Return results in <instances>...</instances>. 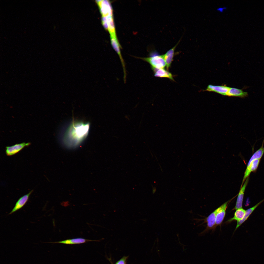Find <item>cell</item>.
<instances>
[{"label":"cell","instance_id":"15","mask_svg":"<svg viewBox=\"0 0 264 264\" xmlns=\"http://www.w3.org/2000/svg\"><path fill=\"white\" fill-rule=\"evenodd\" d=\"M154 73V76L160 77H165L174 81L172 74L164 68L155 70L153 71Z\"/></svg>","mask_w":264,"mask_h":264},{"label":"cell","instance_id":"7","mask_svg":"<svg viewBox=\"0 0 264 264\" xmlns=\"http://www.w3.org/2000/svg\"><path fill=\"white\" fill-rule=\"evenodd\" d=\"M99 240H92L86 239L82 238H77L71 239H68L59 241L45 242L44 243H62L66 244H78L87 243L92 241H99Z\"/></svg>","mask_w":264,"mask_h":264},{"label":"cell","instance_id":"12","mask_svg":"<svg viewBox=\"0 0 264 264\" xmlns=\"http://www.w3.org/2000/svg\"><path fill=\"white\" fill-rule=\"evenodd\" d=\"M180 41L179 40L178 43L172 48L168 51L164 55V56L165 62L167 69L168 70L173 60L175 54V50L177 46Z\"/></svg>","mask_w":264,"mask_h":264},{"label":"cell","instance_id":"10","mask_svg":"<svg viewBox=\"0 0 264 264\" xmlns=\"http://www.w3.org/2000/svg\"><path fill=\"white\" fill-rule=\"evenodd\" d=\"M249 180V177L247 178L242 186L241 187L240 189L238 195L236 202L235 207L234 209L242 208V203L244 193L246 187L247 186Z\"/></svg>","mask_w":264,"mask_h":264},{"label":"cell","instance_id":"1","mask_svg":"<svg viewBox=\"0 0 264 264\" xmlns=\"http://www.w3.org/2000/svg\"><path fill=\"white\" fill-rule=\"evenodd\" d=\"M89 127L88 123L81 121L72 122L67 128L63 136V144L69 148L79 145L88 135Z\"/></svg>","mask_w":264,"mask_h":264},{"label":"cell","instance_id":"11","mask_svg":"<svg viewBox=\"0 0 264 264\" xmlns=\"http://www.w3.org/2000/svg\"><path fill=\"white\" fill-rule=\"evenodd\" d=\"M230 88L225 86H215L210 85L208 86L205 90L213 91L222 95L227 96Z\"/></svg>","mask_w":264,"mask_h":264},{"label":"cell","instance_id":"17","mask_svg":"<svg viewBox=\"0 0 264 264\" xmlns=\"http://www.w3.org/2000/svg\"><path fill=\"white\" fill-rule=\"evenodd\" d=\"M108 26V30L110 36L116 37L115 29L112 15L105 16Z\"/></svg>","mask_w":264,"mask_h":264},{"label":"cell","instance_id":"2","mask_svg":"<svg viewBox=\"0 0 264 264\" xmlns=\"http://www.w3.org/2000/svg\"><path fill=\"white\" fill-rule=\"evenodd\" d=\"M264 138L261 146L253 154L248 163L241 187L242 186L246 178L249 177L251 173L256 171L260 159L264 153Z\"/></svg>","mask_w":264,"mask_h":264},{"label":"cell","instance_id":"6","mask_svg":"<svg viewBox=\"0 0 264 264\" xmlns=\"http://www.w3.org/2000/svg\"><path fill=\"white\" fill-rule=\"evenodd\" d=\"M30 144L29 143H23L17 144L11 146L6 147V153L8 156H11L17 154L26 146Z\"/></svg>","mask_w":264,"mask_h":264},{"label":"cell","instance_id":"20","mask_svg":"<svg viewBox=\"0 0 264 264\" xmlns=\"http://www.w3.org/2000/svg\"><path fill=\"white\" fill-rule=\"evenodd\" d=\"M227 8L226 7H220L217 9V10L220 11V12H223L224 10H226Z\"/></svg>","mask_w":264,"mask_h":264},{"label":"cell","instance_id":"8","mask_svg":"<svg viewBox=\"0 0 264 264\" xmlns=\"http://www.w3.org/2000/svg\"><path fill=\"white\" fill-rule=\"evenodd\" d=\"M33 191V190H32L27 194L21 197L16 202L14 207L9 214H11L22 208L27 202L30 195Z\"/></svg>","mask_w":264,"mask_h":264},{"label":"cell","instance_id":"14","mask_svg":"<svg viewBox=\"0 0 264 264\" xmlns=\"http://www.w3.org/2000/svg\"><path fill=\"white\" fill-rule=\"evenodd\" d=\"M227 96L244 98L248 96L247 92L243 91L242 90L237 88H230Z\"/></svg>","mask_w":264,"mask_h":264},{"label":"cell","instance_id":"5","mask_svg":"<svg viewBox=\"0 0 264 264\" xmlns=\"http://www.w3.org/2000/svg\"><path fill=\"white\" fill-rule=\"evenodd\" d=\"M102 16L112 15V10L110 2L108 0H97Z\"/></svg>","mask_w":264,"mask_h":264},{"label":"cell","instance_id":"19","mask_svg":"<svg viewBox=\"0 0 264 264\" xmlns=\"http://www.w3.org/2000/svg\"><path fill=\"white\" fill-rule=\"evenodd\" d=\"M128 257V256H124L115 264H126L127 259Z\"/></svg>","mask_w":264,"mask_h":264},{"label":"cell","instance_id":"16","mask_svg":"<svg viewBox=\"0 0 264 264\" xmlns=\"http://www.w3.org/2000/svg\"><path fill=\"white\" fill-rule=\"evenodd\" d=\"M264 201V199L260 201L253 207L248 209L246 210L245 215L244 218L240 221H237L235 230L247 219L249 216L256 208Z\"/></svg>","mask_w":264,"mask_h":264},{"label":"cell","instance_id":"4","mask_svg":"<svg viewBox=\"0 0 264 264\" xmlns=\"http://www.w3.org/2000/svg\"><path fill=\"white\" fill-rule=\"evenodd\" d=\"M111 42L112 45L114 49L118 54L120 57L122 66L124 73L123 79L124 82L126 81V72L125 65L124 60L122 56L120 49V45L116 37L110 36Z\"/></svg>","mask_w":264,"mask_h":264},{"label":"cell","instance_id":"3","mask_svg":"<svg viewBox=\"0 0 264 264\" xmlns=\"http://www.w3.org/2000/svg\"><path fill=\"white\" fill-rule=\"evenodd\" d=\"M137 58L149 63L153 71L164 68L166 66L164 55H160L156 52L151 53L148 57Z\"/></svg>","mask_w":264,"mask_h":264},{"label":"cell","instance_id":"13","mask_svg":"<svg viewBox=\"0 0 264 264\" xmlns=\"http://www.w3.org/2000/svg\"><path fill=\"white\" fill-rule=\"evenodd\" d=\"M219 210V208L212 213L206 219L207 226L206 230L213 229L216 227V216Z\"/></svg>","mask_w":264,"mask_h":264},{"label":"cell","instance_id":"9","mask_svg":"<svg viewBox=\"0 0 264 264\" xmlns=\"http://www.w3.org/2000/svg\"><path fill=\"white\" fill-rule=\"evenodd\" d=\"M230 201L229 200L219 207V210L216 216V226L220 225L222 223L225 216L227 206Z\"/></svg>","mask_w":264,"mask_h":264},{"label":"cell","instance_id":"18","mask_svg":"<svg viewBox=\"0 0 264 264\" xmlns=\"http://www.w3.org/2000/svg\"><path fill=\"white\" fill-rule=\"evenodd\" d=\"M245 213L246 210L242 208L238 209H236L233 217L229 220L227 222H230L234 220L240 221L244 218Z\"/></svg>","mask_w":264,"mask_h":264}]
</instances>
